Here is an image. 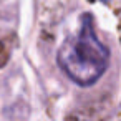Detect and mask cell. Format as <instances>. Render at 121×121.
Wrapping results in <instances>:
<instances>
[{
	"label": "cell",
	"instance_id": "obj_1",
	"mask_svg": "<svg viewBox=\"0 0 121 121\" xmlns=\"http://www.w3.org/2000/svg\"><path fill=\"white\" fill-rule=\"evenodd\" d=\"M56 61L63 73L80 86H90L103 76L109 63V52L98 38L90 13L81 15L78 30L61 43Z\"/></svg>",
	"mask_w": 121,
	"mask_h": 121
}]
</instances>
